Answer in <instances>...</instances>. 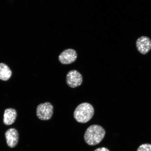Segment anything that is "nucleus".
Masks as SVG:
<instances>
[{"instance_id": "6", "label": "nucleus", "mask_w": 151, "mask_h": 151, "mask_svg": "<svg viewBox=\"0 0 151 151\" xmlns=\"http://www.w3.org/2000/svg\"><path fill=\"white\" fill-rule=\"evenodd\" d=\"M136 45L137 50L142 54H146L151 50V40L147 37H139L137 40Z\"/></svg>"}, {"instance_id": "9", "label": "nucleus", "mask_w": 151, "mask_h": 151, "mask_svg": "<svg viewBox=\"0 0 151 151\" xmlns=\"http://www.w3.org/2000/svg\"><path fill=\"white\" fill-rule=\"evenodd\" d=\"M12 74V72L8 65L5 63H0V80L3 81L8 80Z\"/></svg>"}, {"instance_id": "8", "label": "nucleus", "mask_w": 151, "mask_h": 151, "mask_svg": "<svg viewBox=\"0 0 151 151\" xmlns=\"http://www.w3.org/2000/svg\"><path fill=\"white\" fill-rule=\"evenodd\" d=\"M17 114V111L14 109H6L4 114V123L6 125L12 124L16 120Z\"/></svg>"}, {"instance_id": "11", "label": "nucleus", "mask_w": 151, "mask_h": 151, "mask_svg": "<svg viewBox=\"0 0 151 151\" xmlns=\"http://www.w3.org/2000/svg\"><path fill=\"white\" fill-rule=\"evenodd\" d=\"M94 151H109L108 149L106 148H104V147H102V148H100L96 149V150Z\"/></svg>"}, {"instance_id": "7", "label": "nucleus", "mask_w": 151, "mask_h": 151, "mask_svg": "<svg viewBox=\"0 0 151 151\" xmlns=\"http://www.w3.org/2000/svg\"><path fill=\"white\" fill-rule=\"evenodd\" d=\"M6 139L8 146L11 148H14L17 145L19 134L14 128H11L7 130L5 134Z\"/></svg>"}, {"instance_id": "4", "label": "nucleus", "mask_w": 151, "mask_h": 151, "mask_svg": "<svg viewBox=\"0 0 151 151\" xmlns=\"http://www.w3.org/2000/svg\"><path fill=\"white\" fill-rule=\"evenodd\" d=\"M83 77L78 71L73 70L70 71L66 76V82L71 88H75L81 86L83 82Z\"/></svg>"}, {"instance_id": "5", "label": "nucleus", "mask_w": 151, "mask_h": 151, "mask_svg": "<svg viewBox=\"0 0 151 151\" xmlns=\"http://www.w3.org/2000/svg\"><path fill=\"white\" fill-rule=\"evenodd\" d=\"M77 58L76 50L72 49H68L61 53L58 56V60L63 65H69L74 62Z\"/></svg>"}, {"instance_id": "3", "label": "nucleus", "mask_w": 151, "mask_h": 151, "mask_svg": "<svg viewBox=\"0 0 151 151\" xmlns=\"http://www.w3.org/2000/svg\"><path fill=\"white\" fill-rule=\"evenodd\" d=\"M54 107L50 102H47L40 104L37 108L36 114L38 118L42 120L50 119L53 114Z\"/></svg>"}, {"instance_id": "10", "label": "nucleus", "mask_w": 151, "mask_h": 151, "mask_svg": "<svg viewBox=\"0 0 151 151\" xmlns=\"http://www.w3.org/2000/svg\"><path fill=\"white\" fill-rule=\"evenodd\" d=\"M137 151H151V144L142 145L138 148Z\"/></svg>"}, {"instance_id": "2", "label": "nucleus", "mask_w": 151, "mask_h": 151, "mask_svg": "<svg viewBox=\"0 0 151 151\" xmlns=\"http://www.w3.org/2000/svg\"><path fill=\"white\" fill-rule=\"evenodd\" d=\"M93 107L90 104L83 103L80 104L76 108L73 116L77 122L86 123L91 119L94 114Z\"/></svg>"}, {"instance_id": "1", "label": "nucleus", "mask_w": 151, "mask_h": 151, "mask_svg": "<svg viewBox=\"0 0 151 151\" xmlns=\"http://www.w3.org/2000/svg\"><path fill=\"white\" fill-rule=\"evenodd\" d=\"M105 133L104 129L101 126L96 124L91 126L85 132V141L90 146H94L101 142Z\"/></svg>"}]
</instances>
